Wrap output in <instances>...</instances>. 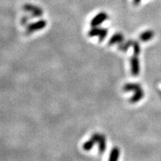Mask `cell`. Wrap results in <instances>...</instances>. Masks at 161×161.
Masks as SVG:
<instances>
[{"label":"cell","mask_w":161,"mask_h":161,"mask_svg":"<svg viewBox=\"0 0 161 161\" xmlns=\"http://www.w3.org/2000/svg\"><path fill=\"white\" fill-rule=\"evenodd\" d=\"M23 9L26 11L29 12L32 17H40L43 14V10L38 7V6H35L34 5H31V4H25L23 6Z\"/></svg>","instance_id":"3"},{"label":"cell","mask_w":161,"mask_h":161,"mask_svg":"<svg viewBox=\"0 0 161 161\" xmlns=\"http://www.w3.org/2000/svg\"><path fill=\"white\" fill-rule=\"evenodd\" d=\"M98 151L100 153L104 152V151L106 149V138L103 134L101 135V137L98 142Z\"/></svg>","instance_id":"11"},{"label":"cell","mask_w":161,"mask_h":161,"mask_svg":"<svg viewBox=\"0 0 161 161\" xmlns=\"http://www.w3.org/2000/svg\"><path fill=\"white\" fill-rule=\"evenodd\" d=\"M124 36L121 33H116L114 35L110 38L109 42H108V45L113 46L114 44H119L122 42H124Z\"/></svg>","instance_id":"6"},{"label":"cell","mask_w":161,"mask_h":161,"mask_svg":"<svg viewBox=\"0 0 161 161\" xmlns=\"http://www.w3.org/2000/svg\"><path fill=\"white\" fill-rule=\"evenodd\" d=\"M153 37H154V32L151 31V30H148V31H144L143 33L141 34L140 36V39L142 40V41L146 42L152 39Z\"/></svg>","instance_id":"10"},{"label":"cell","mask_w":161,"mask_h":161,"mask_svg":"<svg viewBox=\"0 0 161 161\" xmlns=\"http://www.w3.org/2000/svg\"><path fill=\"white\" fill-rule=\"evenodd\" d=\"M29 18L28 17H23V19H22V23H23V25H25V24L27 23V22H28V20H29Z\"/></svg>","instance_id":"15"},{"label":"cell","mask_w":161,"mask_h":161,"mask_svg":"<svg viewBox=\"0 0 161 161\" xmlns=\"http://www.w3.org/2000/svg\"><path fill=\"white\" fill-rule=\"evenodd\" d=\"M144 96V92L142 91V90H139V91L134 92V95L130 98V102L131 103H136V102H138L140 99H142Z\"/></svg>","instance_id":"9"},{"label":"cell","mask_w":161,"mask_h":161,"mask_svg":"<svg viewBox=\"0 0 161 161\" xmlns=\"http://www.w3.org/2000/svg\"><path fill=\"white\" fill-rule=\"evenodd\" d=\"M120 155V150L117 147H114L111 150L110 154L109 160L108 161H118V159Z\"/></svg>","instance_id":"8"},{"label":"cell","mask_w":161,"mask_h":161,"mask_svg":"<svg viewBox=\"0 0 161 161\" xmlns=\"http://www.w3.org/2000/svg\"><path fill=\"white\" fill-rule=\"evenodd\" d=\"M132 46H133V48H134V55H138L140 52V45H139V43H136V42H134V43H133Z\"/></svg>","instance_id":"14"},{"label":"cell","mask_w":161,"mask_h":161,"mask_svg":"<svg viewBox=\"0 0 161 161\" xmlns=\"http://www.w3.org/2000/svg\"><path fill=\"white\" fill-rule=\"evenodd\" d=\"M46 26V22L45 20H38V21L35 22V23L29 24V25H28L27 29H26V31H27L28 34H31L35 31H40V30L44 29Z\"/></svg>","instance_id":"2"},{"label":"cell","mask_w":161,"mask_h":161,"mask_svg":"<svg viewBox=\"0 0 161 161\" xmlns=\"http://www.w3.org/2000/svg\"><path fill=\"white\" fill-rule=\"evenodd\" d=\"M133 44V41H127V42H122V43H121L119 44V49L121 50V51L122 52H126L128 51V49H129L130 46H131Z\"/></svg>","instance_id":"12"},{"label":"cell","mask_w":161,"mask_h":161,"mask_svg":"<svg viewBox=\"0 0 161 161\" xmlns=\"http://www.w3.org/2000/svg\"><path fill=\"white\" fill-rule=\"evenodd\" d=\"M108 34V30L107 29H102V28H98V26L96 27H92L91 29L88 32V35L89 37H98V41L102 42L105 39Z\"/></svg>","instance_id":"1"},{"label":"cell","mask_w":161,"mask_h":161,"mask_svg":"<svg viewBox=\"0 0 161 161\" xmlns=\"http://www.w3.org/2000/svg\"><path fill=\"white\" fill-rule=\"evenodd\" d=\"M130 68L133 75L136 76L140 73V62L137 55H134L130 59Z\"/></svg>","instance_id":"5"},{"label":"cell","mask_w":161,"mask_h":161,"mask_svg":"<svg viewBox=\"0 0 161 161\" xmlns=\"http://www.w3.org/2000/svg\"><path fill=\"white\" fill-rule=\"evenodd\" d=\"M108 19V15L105 12H100L98 14L96 17H93V19L90 22V25L92 27H96V26L99 25L100 24L104 23L105 20Z\"/></svg>","instance_id":"4"},{"label":"cell","mask_w":161,"mask_h":161,"mask_svg":"<svg viewBox=\"0 0 161 161\" xmlns=\"http://www.w3.org/2000/svg\"><path fill=\"white\" fill-rule=\"evenodd\" d=\"M140 90H142L140 85H139L138 84H135V83H128L125 84L123 87V90L126 92L134 91V92H136Z\"/></svg>","instance_id":"7"},{"label":"cell","mask_w":161,"mask_h":161,"mask_svg":"<svg viewBox=\"0 0 161 161\" xmlns=\"http://www.w3.org/2000/svg\"><path fill=\"white\" fill-rule=\"evenodd\" d=\"M95 144H96L95 142H94V141L92 140L91 138H90L89 140H87L86 142H84L83 145V148L85 151H90Z\"/></svg>","instance_id":"13"},{"label":"cell","mask_w":161,"mask_h":161,"mask_svg":"<svg viewBox=\"0 0 161 161\" xmlns=\"http://www.w3.org/2000/svg\"><path fill=\"white\" fill-rule=\"evenodd\" d=\"M141 2V0H134V5H139L140 3Z\"/></svg>","instance_id":"16"}]
</instances>
